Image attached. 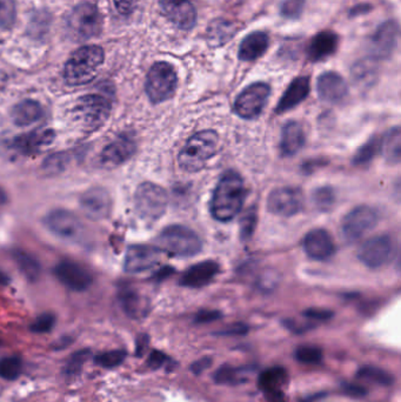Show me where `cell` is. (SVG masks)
<instances>
[{"instance_id": "1", "label": "cell", "mask_w": 401, "mask_h": 402, "mask_svg": "<svg viewBox=\"0 0 401 402\" xmlns=\"http://www.w3.org/2000/svg\"><path fill=\"white\" fill-rule=\"evenodd\" d=\"M245 194V184L238 173L227 172L224 174L211 200L212 217L220 223H229L234 219L241 212Z\"/></svg>"}, {"instance_id": "2", "label": "cell", "mask_w": 401, "mask_h": 402, "mask_svg": "<svg viewBox=\"0 0 401 402\" xmlns=\"http://www.w3.org/2000/svg\"><path fill=\"white\" fill-rule=\"evenodd\" d=\"M218 145L219 137L214 131L205 130L193 134L179 153V165L186 172H198L216 155Z\"/></svg>"}, {"instance_id": "3", "label": "cell", "mask_w": 401, "mask_h": 402, "mask_svg": "<svg viewBox=\"0 0 401 402\" xmlns=\"http://www.w3.org/2000/svg\"><path fill=\"white\" fill-rule=\"evenodd\" d=\"M104 62L103 48L96 45L77 50L67 60L64 78L71 86H80L92 82Z\"/></svg>"}, {"instance_id": "4", "label": "cell", "mask_w": 401, "mask_h": 402, "mask_svg": "<svg viewBox=\"0 0 401 402\" xmlns=\"http://www.w3.org/2000/svg\"><path fill=\"white\" fill-rule=\"evenodd\" d=\"M112 103L103 94H86L77 100L73 106L72 117L82 131H98L110 118Z\"/></svg>"}, {"instance_id": "5", "label": "cell", "mask_w": 401, "mask_h": 402, "mask_svg": "<svg viewBox=\"0 0 401 402\" xmlns=\"http://www.w3.org/2000/svg\"><path fill=\"white\" fill-rule=\"evenodd\" d=\"M157 247L172 257L189 258L202 251L199 235L189 227L171 225L161 230L157 238Z\"/></svg>"}, {"instance_id": "6", "label": "cell", "mask_w": 401, "mask_h": 402, "mask_svg": "<svg viewBox=\"0 0 401 402\" xmlns=\"http://www.w3.org/2000/svg\"><path fill=\"white\" fill-rule=\"evenodd\" d=\"M167 205V193L153 182H143L134 193V208L138 217L148 223L159 220L166 212Z\"/></svg>"}, {"instance_id": "7", "label": "cell", "mask_w": 401, "mask_h": 402, "mask_svg": "<svg viewBox=\"0 0 401 402\" xmlns=\"http://www.w3.org/2000/svg\"><path fill=\"white\" fill-rule=\"evenodd\" d=\"M178 77L175 67L168 62H155L148 71L145 91L151 103L160 104L175 94Z\"/></svg>"}, {"instance_id": "8", "label": "cell", "mask_w": 401, "mask_h": 402, "mask_svg": "<svg viewBox=\"0 0 401 402\" xmlns=\"http://www.w3.org/2000/svg\"><path fill=\"white\" fill-rule=\"evenodd\" d=\"M103 19L94 5L84 3L77 6L69 18L70 31L78 40H86L99 35Z\"/></svg>"}, {"instance_id": "9", "label": "cell", "mask_w": 401, "mask_h": 402, "mask_svg": "<svg viewBox=\"0 0 401 402\" xmlns=\"http://www.w3.org/2000/svg\"><path fill=\"white\" fill-rule=\"evenodd\" d=\"M271 89L266 83H254L241 91L234 101V110L243 119H256L268 104Z\"/></svg>"}, {"instance_id": "10", "label": "cell", "mask_w": 401, "mask_h": 402, "mask_svg": "<svg viewBox=\"0 0 401 402\" xmlns=\"http://www.w3.org/2000/svg\"><path fill=\"white\" fill-rule=\"evenodd\" d=\"M379 221L377 211L370 206H358L351 211L341 223V235L347 242H354L373 230Z\"/></svg>"}, {"instance_id": "11", "label": "cell", "mask_w": 401, "mask_h": 402, "mask_svg": "<svg viewBox=\"0 0 401 402\" xmlns=\"http://www.w3.org/2000/svg\"><path fill=\"white\" fill-rule=\"evenodd\" d=\"M45 226L59 239L79 240L84 233V225L76 214L69 210H53L45 217Z\"/></svg>"}, {"instance_id": "12", "label": "cell", "mask_w": 401, "mask_h": 402, "mask_svg": "<svg viewBox=\"0 0 401 402\" xmlns=\"http://www.w3.org/2000/svg\"><path fill=\"white\" fill-rule=\"evenodd\" d=\"M304 194L300 189L291 186L272 191L268 198V210L278 217H293L304 207Z\"/></svg>"}, {"instance_id": "13", "label": "cell", "mask_w": 401, "mask_h": 402, "mask_svg": "<svg viewBox=\"0 0 401 402\" xmlns=\"http://www.w3.org/2000/svg\"><path fill=\"white\" fill-rule=\"evenodd\" d=\"M393 255V242L388 235H377L365 241L358 250V258L363 265L378 269L388 265Z\"/></svg>"}, {"instance_id": "14", "label": "cell", "mask_w": 401, "mask_h": 402, "mask_svg": "<svg viewBox=\"0 0 401 402\" xmlns=\"http://www.w3.org/2000/svg\"><path fill=\"white\" fill-rule=\"evenodd\" d=\"M137 151V143L132 134H119L103 148L100 153V162L105 167L123 165L133 157Z\"/></svg>"}, {"instance_id": "15", "label": "cell", "mask_w": 401, "mask_h": 402, "mask_svg": "<svg viewBox=\"0 0 401 402\" xmlns=\"http://www.w3.org/2000/svg\"><path fill=\"white\" fill-rule=\"evenodd\" d=\"M161 251L148 245H133L127 248L123 259V271L137 274L155 267L160 262Z\"/></svg>"}, {"instance_id": "16", "label": "cell", "mask_w": 401, "mask_h": 402, "mask_svg": "<svg viewBox=\"0 0 401 402\" xmlns=\"http://www.w3.org/2000/svg\"><path fill=\"white\" fill-rule=\"evenodd\" d=\"M79 203L86 217L93 221L106 219L112 210L110 193L103 187H92L85 191L80 196Z\"/></svg>"}, {"instance_id": "17", "label": "cell", "mask_w": 401, "mask_h": 402, "mask_svg": "<svg viewBox=\"0 0 401 402\" xmlns=\"http://www.w3.org/2000/svg\"><path fill=\"white\" fill-rule=\"evenodd\" d=\"M55 278L67 289L82 292L92 285L93 277L87 268L72 260H62L55 267Z\"/></svg>"}, {"instance_id": "18", "label": "cell", "mask_w": 401, "mask_h": 402, "mask_svg": "<svg viewBox=\"0 0 401 402\" xmlns=\"http://www.w3.org/2000/svg\"><path fill=\"white\" fill-rule=\"evenodd\" d=\"M398 23L395 21L383 23L370 39V53L373 58L386 59L391 57L398 45Z\"/></svg>"}, {"instance_id": "19", "label": "cell", "mask_w": 401, "mask_h": 402, "mask_svg": "<svg viewBox=\"0 0 401 402\" xmlns=\"http://www.w3.org/2000/svg\"><path fill=\"white\" fill-rule=\"evenodd\" d=\"M163 13L182 30H191L197 23V10L189 0H160Z\"/></svg>"}, {"instance_id": "20", "label": "cell", "mask_w": 401, "mask_h": 402, "mask_svg": "<svg viewBox=\"0 0 401 402\" xmlns=\"http://www.w3.org/2000/svg\"><path fill=\"white\" fill-rule=\"evenodd\" d=\"M302 246L306 255L317 262H325L336 253V245L331 234L322 228L312 230L306 234Z\"/></svg>"}, {"instance_id": "21", "label": "cell", "mask_w": 401, "mask_h": 402, "mask_svg": "<svg viewBox=\"0 0 401 402\" xmlns=\"http://www.w3.org/2000/svg\"><path fill=\"white\" fill-rule=\"evenodd\" d=\"M55 132L52 128H37L35 131L21 134L12 140V148L21 155H35L48 147L55 141Z\"/></svg>"}, {"instance_id": "22", "label": "cell", "mask_w": 401, "mask_h": 402, "mask_svg": "<svg viewBox=\"0 0 401 402\" xmlns=\"http://www.w3.org/2000/svg\"><path fill=\"white\" fill-rule=\"evenodd\" d=\"M318 96L327 104L343 101L348 94V86L343 77L336 72L322 73L317 82Z\"/></svg>"}, {"instance_id": "23", "label": "cell", "mask_w": 401, "mask_h": 402, "mask_svg": "<svg viewBox=\"0 0 401 402\" xmlns=\"http://www.w3.org/2000/svg\"><path fill=\"white\" fill-rule=\"evenodd\" d=\"M219 271L220 266L216 262L207 260V262H198L196 265L191 266L184 273L180 279V285L189 289H200L212 282Z\"/></svg>"}, {"instance_id": "24", "label": "cell", "mask_w": 401, "mask_h": 402, "mask_svg": "<svg viewBox=\"0 0 401 402\" xmlns=\"http://www.w3.org/2000/svg\"><path fill=\"white\" fill-rule=\"evenodd\" d=\"M339 45L336 32L322 31L313 37L307 48V57L313 62H322L334 55Z\"/></svg>"}, {"instance_id": "25", "label": "cell", "mask_w": 401, "mask_h": 402, "mask_svg": "<svg viewBox=\"0 0 401 402\" xmlns=\"http://www.w3.org/2000/svg\"><path fill=\"white\" fill-rule=\"evenodd\" d=\"M309 89H311V85H309V77L295 78L285 91L281 99L279 100L275 112L280 114L285 113L295 108V106H298L299 104H302L309 96Z\"/></svg>"}, {"instance_id": "26", "label": "cell", "mask_w": 401, "mask_h": 402, "mask_svg": "<svg viewBox=\"0 0 401 402\" xmlns=\"http://www.w3.org/2000/svg\"><path fill=\"white\" fill-rule=\"evenodd\" d=\"M119 303L121 308L132 319H141L148 316L150 301L136 289L123 287L119 292Z\"/></svg>"}, {"instance_id": "27", "label": "cell", "mask_w": 401, "mask_h": 402, "mask_svg": "<svg viewBox=\"0 0 401 402\" xmlns=\"http://www.w3.org/2000/svg\"><path fill=\"white\" fill-rule=\"evenodd\" d=\"M304 128L297 121H288L281 131L280 152L284 157H293L305 145Z\"/></svg>"}, {"instance_id": "28", "label": "cell", "mask_w": 401, "mask_h": 402, "mask_svg": "<svg viewBox=\"0 0 401 402\" xmlns=\"http://www.w3.org/2000/svg\"><path fill=\"white\" fill-rule=\"evenodd\" d=\"M270 38L268 33L263 31L252 32L247 35L239 46L238 55L243 62H254L260 58L268 51Z\"/></svg>"}, {"instance_id": "29", "label": "cell", "mask_w": 401, "mask_h": 402, "mask_svg": "<svg viewBox=\"0 0 401 402\" xmlns=\"http://www.w3.org/2000/svg\"><path fill=\"white\" fill-rule=\"evenodd\" d=\"M43 116H44L43 106L38 101L31 99L23 100L21 103H18L11 112L12 121L21 128L35 124L40 121Z\"/></svg>"}, {"instance_id": "30", "label": "cell", "mask_w": 401, "mask_h": 402, "mask_svg": "<svg viewBox=\"0 0 401 402\" xmlns=\"http://www.w3.org/2000/svg\"><path fill=\"white\" fill-rule=\"evenodd\" d=\"M287 381V371L284 367L275 366L260 373L258 378V387L264 393L277 392L282 391Z\"/></svg>"}, {"instance_id": "31", "label": "cell", "mask_w": 401, "mask_h": 402, "mask_svg": "<svg viewBox=\"0 0 401 402\" xmlns=\"http://www.w3.org/2000/svg\"><path fill=\"white\" fill-rule=\"evenodd\" d=\"M381 153L390 164H399L401 158V132L399 126L391 128L380 141Z\"/></svg>"}, {"instance_id": "32", "label": "cell", "mask_w": 401, "mask_h": 402, "mask_svg": "<svg viewBox=\"0 0 401 402\" xmlns=\"http://www.w3.org/2000/svg\"><path fill=\"white\" fill-rule=\"evenodd\" d=\"M13 260L16 265L19 268L21 274L28 279V281H35L40 277L41 267L38 260L28 255V252L18 251L13 252Z\"/></svg>"}, {"instance_id": "33", "label": "cell", "mask_w": 401, "mask_h": 402, "mask_svg": "<svg viewBox=\"0 0 401 402\" xmlns=\"http://www.w3.org/2000/svg\"><path fill=\"white\" fill-rule=\"evenodd\" d=\"M352 77L356 83L361 87L372 86L377 78V69L372 59L361 60L353 66Z\"/></svg>"}, {"instance_id": "34", "label": "cell", "mask_w": 401, "mask_h": 402, "mask_svg": "<svg viewBox=\"0 0 401 402\" xmlns=\"http://www.w3.org/2000/svg\"><path fill=\"white\" fill-rule=\"evenodd\" d=\"M234 28H234V24L230 21H214L209 28V39L211 40V44H225L227 40L234 38V33L237 32Z\"/></svg>"}, {"instance_id": "35", "label": "cell", "mask_w": 401, "mask_h": 402, "mask_svg": "<svg viewBox=\"0 0 401 402\" xmlns=\"http://www.w3.org/2000/svg\"><path fill=\"white\" fill-rule=\"evenodd\" d=\"M358 378L365 379L368 381L375 382L378 385L392 386L395 384V376L388 372L374 366H363L358 371Z\"/></svg>"}, {"instance_id": "36", "label": "cell", "mask_w": 401, "mask_h": 402, "mask_svg": "<svg viewBox=\"0 0 401 402\" xmlns=\"http://www.w3.org/2000/svg\"><path fill=\"white\" fill-rule=\"evenodd\" d=\"M312 203L320 212H329L336 203V192L329 186H322L312 193Z\"/></svg>"}, {"instance_id": "37", "label": "cell", "mask_w": 401, "mask_h": 402, "mask_svg": "<svg viewBox=\"0 0 401 402\" xmlns=\"http://www.w3.org/2000/svg\"><path fill=\"white\" fill-rule=\"evenodd\" d=\"M243 368L221 366L213 375V380L219 385H238L246 381V379H243Z\"/></svg>"}, {"instance_id": "38", "label": "cell", "mask_w": 401, "mask_h": 402, "mask_svg": "<svg viewBox=\"0 0 401 402\" xmlns=\"http://www.w3.org/2000/svg\"><path fill=\"white\" fill-rule=\"evenodd\" d=\"M21 360L17 357H6L0 359V378L14 380L21 373Z\"/></svg>"}, {"instance_id": "39", "label": "cell", "mask_w": 401, "mask_h": 402, "mask_svg": "<svg viewBox=\"0 0 401 402\" xmlns=\"http://www.w3.org/2000/svg\"><path fill=\"white\" fill-rule=\"evenodd\" d=\"M380 147V143L378 138H372L366 144L363 145L357 153L354 155L353 162L356 165H365L372 160L377 155L378 150Z\"/></svg>"}, {"instance_id": "40", "label": "cell", "mask_w": 401, "mask_h": 402, "mask_svg": "<svg viewBox=\"0 0 401 402\" xmlns=\"http://www.w3.org/2000/svg\"><path fill=\"white\" fill-rule=\"evenodd\" d=\"M295 357L304 364H317L322 360V351L317 346H302L297 348Z\"/></svg>"}, {"instance_id": "41", "label": "cell", "mask_w": 401, "mask_h": 402, "mask_svg": "<svg viewBox=\"0 0 401 402\" xmlns=\"http://www.w3.org/2000/svg\"><path fill=\"white\" fill-rule=\"evenodd\" d=\"M305 5L306 0H284L280 5V14L287 19H299Z\"/></svg>"}, {"instance_id": "42", "label": "cell", "mask_w": 401, "mask_h": 402, "mask_svg": "<svg viewBox=\"0 0 401 402\" xmlns=\"http://www.w3.org/2000/svg\"><path fill=\"white\" fill-rule=\"evenodd\" d=\"M125 357H126V352L116 350L97 355L96 362L101 367L114 368L119 366L125 360Z\"/></svg>"}, {"instance_id": "43", "label": "cell", "mask_w": 401, "mask_h": 402, "mask_svg": "<svg viewBox=\"0 0 401 402\" xmlns=\"http://www.w3.org/2000/svg\"><path fill=\"white\" fill-rule=\"evenodd\" d=\"M16 21V6L12 0H0V28H10Z\"/></svg>"}, {"instance_id": "44", "label": "cell", "mask_w": 401, "mask_h": 402, "mask_svg": "<svg viewBox=\"0 0 401 402\" xmlns=\"http://www.w3.org/2000/svg\"><path fill=\"white\" fill-rule=\"evenodd\" d=\"M257 211L252 208L248 210L246 214L241 218V237L243 240H248L253 235L254 230L257 226Z\"/></svg>"}, {"instance_id": "45", "label": "cell", "mask_w": 401, "mask_h": 402, "mask_svg": "<svg viewBox=\"0 0 401 402\" xmlns=\"http://www.w3.org/2000/svg\"><path fill=\"white\" fill-rule=\"evenodd\" d=\"M55 323V316L51 313H44L32 323L30 328L35 333H48L53 328Z\"/></svg>"}, {"instance_id": "46", "label": "cell", "mask_w": 401, "mask_h": 402, "mask_svg": "<svg viewBox=\"0 0 401 402\" xmlns=\"http://www.w3.org/2000/svg\"><path fill=\"white\" fill-rule=\"evenodd\" d=\"M87 355H89V352L87 351L78 352L76 354H73L69 362L66 364V373L67 374H76V373H78L80 368H82V364L87 359Z\"/></svg>"}, {"instance_id": "47", "label": "cell", "mask_w": 401, "mask_h": 402, "mask_svg": "<svg viewBox=\"0 0 401 402\" xmlns=\"http://www.w3.org/2000/svg\"><path fill=\"white\" fill-rule=\"evenodd\" d=\"M66 162H67V159L65 155H53L45 160L44 167L48 172H60L65 167Z\"/></svg>"}, {"instance_id": "48", "label": "cell", "mask_w": 401, "mask_h": 402, "mask_svg": "<svg viewBox=\"0 0 401 402\" xmlns=\"http://www.w3.org/2000/svg\"><path fill=\"white\" fill-rule=\"evenodd\" d=\"M341 389L346 396H352V398H363L367 394V391L363 389V386L350 384V382H343Z\"/></svg>"}, {"instance_id": "49", "label": "cell", "mask_w": 401, "mask_h": 402, "mask_svg": "<svg viewBox=\"0 0 401 402\" xmlns=\"http://www.w3.org/2000/svg\"><path fill=\"white\" fill-rule=\"evenodd\" d=\"M212 362V357H202L199 360L194 361L193 364H191V366H189V371L192 372L194 375H200L202 373H204L206 369H209V368L211 367Z\"/></svg>"}, {"instance_id": "50", "label": "cell", "mask_w": 401, "mask_h": 402, "mask_svg": "<svg viewBox=\"0 0 401 402\" xmlns=\"http://www.w3.org/2000/svg\"><path fill=\"white\" fill-rule=\"evenodd\" d=\"M114 1L117 10L119 11V13L123 14V16H128V14L132 13L136 9V5H137V0H114Z\"/></svg>"}, {"instance_id": "51", "label": "cell", "mask_w": 401, "mask_h": 402, "mask_svg": "<svg viewBox=\"0 0 401 402\" xmlns=\"http://www.w3.org/2000/svg\"><path fill=\"white\" fill-rule=\"evenodd\" d=\"M166 360H167V357L163 352L153 351L148 357V367H151L152 369H158L166 362Z\"/></svg>"}, {"instance_id": "52", "label": "cell", "mask_w": 401, "mask_h": 402, "mask_svg": "<svg viewBox=\"0 0 401 402\" xmlns=\"http://www.w3.org/2000/svg\"><path fill=\"white\" fill-rule=\"evenodd\" d=\"M221 318V313L216 311H200L196 316V323H207Z\"/></svg>"}, {"instance_id": "53", "label": "cell", "mask_w": 401, "mask_h": 402, "mask_svg": "<svg viewBox=\"0 0 401 402\" xmlns=\"http://www.w3.org/2000/svg\"><path fill=\"white\" fill-rule=\"evenodd\" d=\"M304 316L313 320H329L333 316V312L327 310H319V308H311L304 312Z\"/></svg>"}, {"instance_id": "54", "label": "cell", "mask_w": 401, "mask_h": 402, "mask_svg": "<svg viewBox=\"0 0 401 402\" xmlns=\"http://www.w3.org/2000/svg\"><path fill=\"white\" fill-rule=\"evenodd\" d=\"M248 332V327L243 323H234L225 330H221L216 335H245Z\"/></svg>"}, {"instance_id": "55", "label": "cell", "mask_w": 401, "mask_h": 402, "mask_svg": "<svg viewBox=\"0 0 401 402\" xmlns=\"http://www.w3.org/2000/svg\"><path fill=\"white\" fill-rule=\"evenodd\" d=\"M265 398H266V402H285L282 391L265 393Z\"/></svg>"}, {"instance_id": "56", "label": "cell", "mask_w": 401, "mask_h": 402, "mask_svg": "<svg viewBox=\"0 0 401 402\" xmlns=\"http://www.w3.org/2000/svg\"><path fill=\"white\" fill-rule=\"evenodd\" d=\"M148 337H139V340H138V344H137L138 357H141V355L145 354V351H146V347H148Z\"/></svg>"}, {"instance_id": "57", "label": "cell", "mask_w": 401, "mask_h": 402, "mask_svg": "<svg viewBox=\"0 0 401 402\" xmlns=\"http://www.w3.org/2000/svg\"><path fill=\"white\" fill-rule=\"evenodd\" d=\"M10 282V278L5 272L0 269V286H6Z\"/></svg>"}, {"instance_id": "58", "label": "cell", "mask_w": 401, "mask_h": 402, "mask_svg": "<svg viewBox=\"0 0 401 402\" xmlns=\"http://www.w3.org/2000/svg\"><path fill=\"white\" fill-rule=\"evenodd\" d=\"M7 203V194L6 193H5V191H4L3 189H1V187H0V206H1V205H4V203Z\"/></svg>"}]
</instances>
